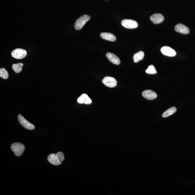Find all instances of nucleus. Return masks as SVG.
I'll use <instances>...</instances> for the list:
<instances>
[{
  "label": "nucleus",
  "instance_id": "1",
  "mask_svg": "<svg viewBox=\"0 0 195 195\" xmlns=\"http://www.w3.org/2000/svg\"><path fill=\"white\" fill-rule=\"evenodd\" d=\"M90 19V17L89 15H84L78 18L76 21L75 28L76 30H79L83 28L87 22Z\"/></svg>",
  "mask_w": 195,
  "mask_h": 195
},
{
  "label": "nucleus",
  "instance_id": "2",
  "mask_svg": "<svg viewBox=\"0 0 195 195\" xmlns=\"http://www.w3.org/2000/svg\"><path fill=\"white\" fill-rule=\"evenodd\" d=\"M11 149L17 157H20L23 154L25 149V147L22 143H15L12 144L11 147Z\"/></svg>",
  "mask_w": 195,
  "mask_h": 195
},
{
  "label": "nucleus",
  "instance_id": "3",
  "mask_svg": "<svg viewBox=\"0 0 195 195\" xmlns=\"http://www.w3.org/2000/svg\"><path fill=\"white\" fill-rule=\"evenodd\" d=\"M18 119L20 123V124L23 127L25 128V129L30 130H32L35 129V125L29 123L21 114H18Z\"/></svg>",
  "mask_w": 195,
  "mask_h": 195
},
{
  "label": "nucleus",
  "instance_id": "4",
  "mask_svg": "<svg viewBox=\"0 0 195 195\" xmlns=\"http://www.w3.org/2000/svg\"><path fill=\"white\" fill-rule=\"evenodd\" d=\"M27 51L24 49H16L12 52V56L16 59H21L25 57L27 55Z\"/></svg>",
  "mask_w": 195,
  "mask_h": 195
},
{
  "label": "nucleus",
  "instance_id": "5",
  "mask_svg": "<svg viewBox=\"0 0 195 195\" xmlns=\"http://www.w3.org/2000/svg\"><path fill=\"white\" fill-rule=\"evenodd\" d=\"M122 25L127 29H134L137 28L138 24L134 20L125 19L121 22Z\"/></svg>",
  "mask_w": 195,
  "mask_h": 195
},
{
  "label": "nucleus",
  "instance_id": "6",
  "mask_svg": "<svg viewBox=\"0 0 195 195\" xmlns=\"http://www.w3.org/2000/svg\"><path fill=\"white\" fill-rule=\"evenodd\" d=\"M102 81L105 86L108 87L113 88L117 85V80L114 77L109 76L105 77Z\"/></svg>",
  "mask_w": 195,
  "mask_h": 195
},
{
  "label": "nucleus",
  "instance_id": "7",
  "mask_svg": "<svg viewBox=\"0 0 195 195\" xmlns=\"http://www.w3.org/2000/svg\"><path fill=\"white\" fill-rule=\"evenodd\" d=\"M161 52L163 55L170 57H175L176 53L174 49L168 46L162 47L160 49Z\"/></svg>",
  "mask_w": 195,
  "mask_h": 195
},
{
  "label": "nucleus",
  "instance_id": "8",
  "mask_svg": "<svg viewBox=\"0 0 195 195\" xmlns=\"http://www.w3.org/2000/svg\"><path fill=\"white\" fill-rule=\"evenodd\" d=\"M175 29L176 32L184 35H188L190 32L189 28L186 26L182 24L176 25L175 27Z\"/></svg>",
  "mask_w": 195,
  "mask_h": 195
},
{
  "label": "nucleus",
  "instance_id": "9",
  "mask_svg": "<svg viewBox=\"0 0 195 195\" xmlns=\"http://www.w3.org/2000/svg\"><path fill=\"white\" fill-rule=\"evenodd\" d=\"M150 19L154 24H157L162 23L165 18L161 14L155 13L151 15L150 17Z\"/></svg>",
  "mask_w": 195,
  "mask_h": 195
},
{
  "label": "nucleus",
  "instance_id": "10",
  "mask_svg": "<svg viewBox=\"0 0 195 195\" xmlns=\"http://www.w3.org/2000/svg\"><path fill=\"white\" fill-rule=\"evenodd\" d=\"M142 95L147 100H152L155 99L157 97V93L155 92L150 90H147L143 91Z\"/></svg>",
  "mask_w": 195,
  "mask_h": 195
},
{
  "label": "nucleus",
  "instance_id": "11",
  "mask_svg": "<svg viewBox=\"0 0 195 195\" xmlns=\"http://www.w3.org/2000/svg\"><path fill=\"white\" fill-rule=\"evenodd\" d=\"M107 58L111 63L114 64L118 65L120 63V60L119 57L114 54L108 52L106 55Z\"/></svg>",
  "mask_w": 195,
  "mask_h": 195
},
{
  "label": "nucleus",
  "instance_id": "12",
  "mask_svg": "<svg viewBox=\"0 0 195 195\" xmlns=\"http://www.w3.org/2000/svg\"><path fill=\"white\" fill-rule=\"evenodd\" d=\"M77 102L80 104L90 105L92 103V100L87 94H83L78 97L77 99Z\"/></svg>",
  "mask_w": 195,
  "mask_h": 195
},
{
  "label": "nucleus",
  "instance_id": "13",
  "mask_svg": "<svg viewBox=\"0 0 195 195\" xmlns=\"http://www.w3.org/2000/svg\"><path fill=\"white\" fill-rule=\"evenodd\" d=\"M100 36L103 39L110 41L114 42L117 39L115 35L110 32H102L100 34Z\"/></svg>",
  "mask_w": 195,
  "mask_h": 195
},
{
  "label": "nucleus",
  "instance_id": "14",
  "mask_svg": "<svg viewBox=\"0 0 195 195\" xmlns=\"http://www.w3.org/2000/svg\"><path fill=\"white\" fill-rule=\"evenodd\" d=\"M47 160L52 165H58L61 164L57 158L56 154H52L49 155L47 157Z\"/></svg>",
  "mask_w": 195,
  "mask_h": 195
},
{
  "label": "nucleus",
  "instance_id": "15",
  "mask_svg": "<svg viewBox=\"0 0 195 195\" xmlns=\"http://www.w3.org/2000/svg\"><path fill=\"white\" fill-rule=\"evenodd\" d=\"M144 53L142 51H140L134 54L133 57V60L134 62H138L140 60H142L144 57Z\"/></svg>",
  "mask_w": 195,
  "mask_h": 195
},
{
  "label": "nucleus",
  "instance_id": "16",
  "mask_svg": "<svg viewBox=\"0 0 195 195\" xmlns=\"http://www.w3.org/2000/svg\"><path fill=\"white\" fill-rule=\"evenodd\" d=\"M176 111H177L176 108L175 107H172L169 108L168 109L165 111L162 114V117L164 118H165V117H169V116L174 114L176 112Z\"/></svg>",
  "mask_w": 195,
  "mask_h": 195
},
{
  "label": "nucleus",
  "instance_id": "17",
  "mask_svg": "<svg viewBox=\"0 0 195 195\" xmlns=\"http://www.w3.org/2000/svg\"><path fill=\"white\" fill-rule=\"evenodd\" d=\"M23 66L24 64L21 63L13 64L12 65V69L16 73H19L22 70V67Z\"/></svg>",
  "mask_w": 195,
  "mask_h": 195
},
{
  "label": "nucleus",
  "instance_id": "18",
  "mask_svg": "<svg viewBox=\"0 0 195 195\" xmlns=\"http://www.w3.org/2000/svg\"><path fill=\"white\" fill-rule=\"evenodd\" d=\"M0 77L4 79H7L9 77L8 72L4 68L0 69Z\"/></svg>",
  "mask_w": 195,
  "mask_h": 195
},
{
  "label": "nucleus",
  "instance_id": "19",
  "mask_svg": "<svg viewBox=\"0 0 195 195\" xmlns=\"http://www.w3.org/2000/svg\"><path fill=\"white\" fill-rule=\"evenodd\" d=\"M146 72L148 74H155L157 73L155 67L152 65L148 66V69L146 70Z\"/></svg>",
  "mask_w": 195,
  "mask_h": 195
},
{
  "label": "nucleus",
  "instance_id": "20",
  "mask_svg": "<svg viewBox=\"0 0 195 195\" xmlns=\"http://www.w3.org/2000/svg\"><path fill=\"white\" fill-rule=\"evenodd\" d=\"M57 158H58L60 162H61L64 161V154L61 152L57 153L56 154Z\"/></svg>",
  "mask_w": 195,
  "mask_h": 195
}]
</instances>
